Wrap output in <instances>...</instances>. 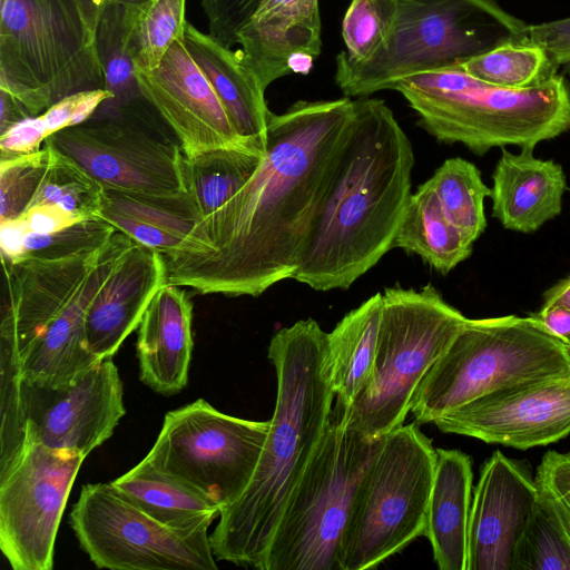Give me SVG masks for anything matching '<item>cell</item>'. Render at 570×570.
<instances>
[{"label":"cell","mask_w":570,"mask_h":570,"mask_svg":"<svg viewBox=\"0 0 570 570\" xmlns=\"http://www.w3.org/2000/svg\"><path fill=\"white\" fill-rule=\"evenodd\" d=\"M354 100H298L269 112L259 166L203 218L179 250L161 254L166 283L198 294L259 296L295 274L348 139Z\"/></svg>","instance_id":"1"},{"label":"cell","mask_w":570,"mask_h":570,"mask_svg":"<svg viewBox=\"0 0 570 570\" xmlns=\"http://www.w3.org/2000/svg\"><path fill=\"white\" fill-rule=\"evenodd\" d=\"M414 151L384 100H354L348 139L292 279L347 289L393 248L411 196Z\"/></svg>","instance_id":"2"},{"label":"cell","mask_w":570,"mask_h":570,"mask_svg":"<svg viewBox=\"0 0 570 570\" xmlns=\"http://www.w3.org/2000/svg\"><path fill=\"white\" fill-rule=\"evenodd\" d=\"M326 338L320 324L307 318L281 328L269 342L277 381L274 414L248 485L220 511L209 535L216 560L262 570L288 497L334 406L324 368Z\"/></svg>","instance_id":"3"},{"label":"cell","mask_w":570,"mask_h":570,"mask_svg":"<svg viewBox=\"0 0 570 570\" xmlns=\"http://www.w3.org/2000/svg\"><path fill=\"white\" fill-rule=\"evenodd\" d=\"M436 140L483 156L495 147H535L570 130V81L511 89L482 81L460 67L409 76L392 83Z\"/></svg>","instance_id":"4"},{"label":"cell","mask_w":570,"mask_h":570,"mask_svg":"<svg viewBox=\"0 0 570 570\" xmlns=\"http://www.w3.org/2000/svg\"><path fill=\"white\" fill-rule=\"evenodd\" d=\"M528 26L494 0H393L385 41L363 62L336 57L335 82L345 97H367L412 75L461 66L509 41Z\"/></svg>","instance_id":"5"},{"label":"cell","mask_w":570,"mask_h":570,"mask_svg":"<svg viewBox=\"0 0 570 570\" xmlns=\"http://www.w3.org/2000/svg\"><path fill=\"white\" fill-rule=\"evenodd\" d=\"M569 376L568 346L533 314L468 318L419 385L411 413L433 423L491 392Z\"/></svg>","instance_id":"6"},{"label":"cell","mask_w":570,"mask_h":570,"mask_svg":"<svg viewBox=\"0 0 570 570\" xmlns=\"http://www.w3.org/2000/svg\"><path fill=\"white\" fill-rule=\"evenodd\" d=\"M376 354L366 385L347 407L334 403L346 428L379 439L404 424L415 392L466 322L431 284L382 293Z\"/></svg>","instance_id":"7"},{"label":"cell","mask_w":570,"mask_h":570,"mask_svg":"<svg viewBox=\"0 0 570 570\" xmlns=\"http://www.w3.org/2000/svg\"><path fill=\"white\" fill-rule=\"evenodd\" d=\"M384 436L367 439L346 428L333 407L288 497L262 570H341L352 508Z\"/></svg>","instance_id":"8"},{"label":"cell","mask_w":570,"mask_h":570,"mask_svg":"<svg viewBox=\"0 0 570 570\" xmlns=\"http://www.w3.org/2000/svg\"><path fill=\"white\" fill-rule=\"evenodd\" d=\"M0 88L32 117L70 95L106 89L79 0H1Z\"/></svg>","instance_id":"9"},{"label":"cell","mask_w":570,"mask_h":570,"mask_svg":"<svg viewBox=\"0 0 570 570\" xmlns=\"http://www.w3.org/2000/svg\"><path fill=\"white\" fill-rule=\"evenodd\" d=\"M436 459L416 421L384 436L352 508L341 570L375 568L425 534Z\"/></svg>","instance_id":"10"},{"label":"cell","mask_w":570,"mask_h":570,"mask_svg":"<svg viewBox=\"0 0 570 570\" xmlns=\"http://www.w3.org/2000/svg\"><path fill=\"white\" fill-rule=\"evenodd\" d=\"M0 374V462L20 449L24 438L87 456L126 414L124 384L112 357L59 387L26 384L10 366H1Z\"/></svg>","instance_id":"11"},{"label":"cell","mask_w":570,"mask_h":570,"mask_svg":"<svg viewBox=\"0 0 570 570\" xmlns=\"http://www.w3.org/2000/svg\"><path fill=\"white\" fill-rule=\"evenodd\" d=\"M268 430L269 420L232 416L198 399L166 413L145 459L213 500L222 511L248 485Z\"/></svg>","instance_id":"12"},{"label":"cell","mask_w":570,"mask_h":570,"mask_svg":"<svg viewBox=\"0 0 570 570\" xmlns=\"http://www.w3.org/2000/svg\"><path fill=\"white\" fill-rule=\"evenodd\" d=\"M81 550L111 570H216L208 530L170 528L110 482L83 484L69 514Z\"/></svg>","instance_id":"13"},{"label":"cell","mask_w":570,"mask_h":570,"mask_svg":"<svg viewBox=\"0 0 570 570\" xmlns=\"http://www.w3.org/2000/svg\"><path fill=\"white\" fill-rule=\"evenodd\" d=\"M85 458L24 438L0 464V548L12 569H52L57 532Z\"/></svg>","instance_id":"14"},{"label":"cell","mask_w":570,"mask_h":570,"mask_svg":"<svg viewBox=\"0 0 570 570\" xmlns=\"http://www.w3.org/2000/svg\"><path fill=\"white\" fill-rule=\"evenodd\" d=\"M104 187L169 194L186 190L181 149L125 120V112L63 128L45 140Z\"/></svg>","instance_id":"15"},{"label":"cell","mask_w":570,"mask_h":570,"mask_svg":"<svg viewBox=\"0 0 570 570\" xmlns=\"http://www.w3.org/2000/svg\"><path fill=\"white\" fill-rule=\"evenodd\" d=\"M433 423L443 433L519 450L554 443L570 434V376L491 392Z\"/></svg>","instance_id":"16"},{"label":"cell","mask_w":570,"mask_h":570,"mask_svg":"<svg viewBox=\"0 0 570 570\" xmlns=\"http://www.w3.org/2000/svg\"><path fill=\"white\" fill-rule=\"evenodd\" d=\"M142 97L171 128L186 157L217 148L264 154L235 130L212 85L187 51L175 41L151 70H136Z\"/></svg>","instance_id":"17"},{"label":"cell","mask_w":570,"mask_h":570,"mask_svg":"<svg viewBox=\"0 0 570 570\" xmlns=\"http://www.w3.org/2000/svg\"><path fill=\"white\" fill-rule=\"evenodd\" d=\"M106 245L66 258L2 262L8 298L0 321V360L18 363L75 296Z\"/></svg>","instance_id":"18"},{"label":"cell","mask_w":570,"mask_h":570,"mask_svg":"<svg viewBox=\"0 0 570 570\" xmlns=\"http://www.w3.org/2000/svg\"><path fill=\"white\" fill-rule=\"evenodd\" d=\"M539 497L534 479L497 450L472 497L466 570H513L518 544Z\"/></svg>","instance_id":"19"},{"label":"cell","mask_w":570,"mask_h":570,"mask_svg":"<svg viewBox=\"0 0 570 570\" xmlns=\"http://www.w3.org/2000/svg\"><path fill=\"white\" fill-rule=\"evenodd\" d=\"M135 240L116 230L106 245L98 263L81 283L79 289L36 342L13 366L21 382L42 387L69 384L100 360L95 356L86 340V312L120 257Z\"/></svg>","instance_id":"20"},{"label":"cell","mask_w":570,"mask_h":570,"mask_svg":"<svg viewBox=\"0 0 570 570\" xmlns=\"http://www.w3.org/2000/svg\"><path fill=\"white\" fill-rule=\"evenodd\" d=\"M165 283L161 254L134 242L87 308L86 340L91 353L100 361L112 357L138 328L146 308Z\"/></svg>","instance_id":"21"},{"label":"cell","mask_w":570,"mask_h":570,"mask_svg":"<svg viewBox=\"0 0 570 570\" xmlns=\"http://www.w3.org/2000/svg\"><path fill=\"white\" fill-rule=\"evenodd\" d=\"M321 27L318 0H263L238 37V50L266 90L292 73L294 57L320 55Z\"/></svg>","instance_id":"22"},{"label":"cell","mask_w":570,"mask_h":570,"mask_svg":"<svg viewBox=\"0 0 570 570\" xmlns=\"http://www.w3.org/2000/svg\"><path fill=\"white\" fill-rule=\"evenodd\" d=\"M181 286L165 283L138 326L139 380L154 392L174 395L188 383L194 347L193 303Z\"/></svg>","instance_id":"23"},{"label":"cell","mask_w":570,"mask_h":570,"mask_svg":"<svg viewBox=\"0 0 570 570\" xmlns=\"http://www.w3.org/2000/svg\"><path fill=\"white\" fill-rule=\"evenodd\" d=\"M533 150L527 147L513 154L502 147L492 174V216L510 230L535 232L562 210L563 168L534 157Z\"/></svg>","instance_id":"24"},{"label":"cell","mask_w":570,"mask_h":570,"mask_svg":"<svg viewBox=\"0 0 570 570\" xmlns=\"http://www.w3.org/2000/svg\"><path fill=\"white\" fill-rule=\"evenodd\" d=\"M183 41L218 96L237 134L265 150L271 111L265 89L240 51L224 46L188 21Z\"/></svg>","instance_id":"25"},{"label":"cell","mask_w":570,"mask_h":570,"mask_svg":"<svg viewBox=\"0 0 570 570\" xmlns=\"http://www.w3.org/2000/svg\"><path fill=\"white\" fill-rule=\"evenodd\" d=\"M101 219L160 254L179 250L203 215L188 190L151 194L104 187Z\"/></svg>","instance_id":"26"},{"label":"cell","mask_w":570,"mask_h":570,"mask_svg":"<svg viewBox=\"0 0 570 570\" xmlns=\"http://www.w3.org/2000/svg\"><path fill=\"white\" fill-rule=\"evenodd\" d=\"M425 534L441 570H466L472 503V460L455 449H436Z\"/></svg>","instance_id":"27"},{"label":"cell","mask_w":570,"mask_h":570,"mask_svg":"<svg viewBox=\"0 0 570 570\" xmlns=\"http://www.w3.org/2000/svg\"><path fill=\"white\" fill-rule=\"evenodd\" d=\"M383 295L377 292L350 311L327 333L324 368L335 405L347 407L366 385L374 365Z\"/></svg>","instance_id":"28"},{"label":"cell","mask_w":570,"mask_h":570,"mask_svg":"<svg viewBox=\"0 0 570 570\" xmlns=\"http://www.w3.org/2000/svg\"><path fill=\"white\" fill-rule=\"evenodd\" d=\"M111 483L146 513L174 529L208 530L220 513L213 500L158 471L146 459Z\"/></svg>","instance_id":"29"},{"label":"cell","mask_w":570,"mask_h":570,"mask_svg":"<svg viewBox=\"0 0 570 570\" xmlns=\"http://www.w3.org/2000/svg\"><path fill=\"white\" fill-rule=\"evenodd\" d=\"M473 243L448 218L426 180L411 194L393 248L421 257L445 275L472 254Z\"/></svg>","instance_id":"30"},{"label":"cell","mask_w":570,"mask_h":570,"mask_svg":"<svg viewBox=\"0 0 570 570\" xmlns=\"http://www.w3.org/2000/svg\"><path fill=\"white\" fill-rule=\"evenodd\" d=\"M140 10L107 1L100 12L95 46L105 88L111 94V99L100 106L104 114L118 112L146 100L138 86L131 51V33Z\"/></svg>","instance_id":"31"},{"label":"cell","mask_w":570,"mask_h":570,"mask_svg":"<svg viewBox=\"0 0 570 570\" xmlns=\"http://www.w3.org/2000/svg\"><path fill=\"white\" fill-rule=\"evenodd\" d=\"M263 155L243 148H217L193 157L183 156L184 185L203 218L217 210L247 183Z\"/></svg>","instance_id":"32"},{"label":"cell","mask_w":570,"mask_h":570,"mask_svg":"<svg viewBox=\"0 0 570 570\" xmlns=\"http://www.w3.org/2000/svg\"><path fill=\"white\" fill-rule=\"evenodd\" d=\"M448 218L474 243L485 230L484 199L491 188L474 164L449 158L428 179Z\"/></svg>","instance_id":"33"},{"label":"cell","mask_w":570,"mask_h":570,"mask_svg":"<svg viewBox=\"0 0 570 570\" xmlns=\"http://www.w3.org/2000/svg\"><path fill=\"white\" fill-rule=\"evenodd\" d=\"M459 67L482 81L511 89L538 86L559 70L548 52L529 39L504 42Z\"/></svg>","instance_id":"34"},{"label":"cell","mask_w":570,"mask_h":570,"mask_svg":"<svg viewBox=\"0 0 570 570\" xmlns=\"http://www.w3.org/2000/svg\"><path fill=\"white\" fill-rule=\"evenodd\" d=\"M47 146L50 155L46 175L29 207L55 204L79 220L100 218L104 186L73 159Z\"/></svg>","instance_id":"35"},{"label":"cell","mask_w":570,"mask_h":570,"mask_svg":"<svg viewBox=\"0 0 570 570\" xmlns=\"http://www.w3.org/2000/svg\"><path fill=\"white\" fill-rule=\"evenodd\" d=\"M513 570H570V538L540 490L518 544Z\"/></svg>","instance_id":"36"},{"label":"cell","mask_w":570,"mask_h":570,"mask_svg":"<svg viewBox=\"0 0 570 570\" xmlns=\"http://www.w3.org/2000/svg\"><path fill=\"white\" fill-rule=\"evenodd\" d=\"M185 11L186 0H153L140 10L131 33L136 70L157 67L170 46L183 38Z\"/></svg>","instance_id":"37"},{"label":"cell","mask_w":570,"mask_h":570,"mask_svg":"<svg viewBox=\"0 0 570 570\" xmlns=\"http://www.w3.org/2000/svg\"><path fill=\"white\" fill-rule=\"evenodd\" d=\"M393 0H352L342 22L346 49L340 53L352 62L371 59L386 39Z\"/></svg>","instance_id":"38"},{"label":"cell","mask_w":570,"mask_h":570,"mask_svg":"<svg viewBox=\"0 0 570 570\" xmlns=\"http://www.w3.org/2000/svg\"><path fill=\"white\" fill-rule=\"evenodd\" d=\"M50 149L0 158V222L22 216L46 175Z\"/></svg>","instance_id":"39"},{"label":"cell","mask_w":570,"mask_h":570,"mask_svg":"<svg viewBox=\"0 0 570 570\" xmlns=\"http://www.w3.org/2000/svg\"><path fill=\"white\" fill-rule=\"evenodd\" d=\"M117 229L101 218L77 222L51 234L26 235L23 256L58 259L96 252L102 248Z\"/></svg>","instance_id":"40"},{"label":"cell","mask_w":570,"mask_h":570,"mask_svg":"<svg viewBox=\"0 0 570 570\" xmlns=\"http://www.w3.org/2000/svg\"><path fill=\"white\" fill-rule=\"evenodd\" d=\"M534 481L570 538V452L548 451L537 468Z\"/></svg>","instance_id":"41"},{"label":"cell","mask_w":570,"mask_h":570,"mask_svg":"<svg viewBox=\"0 0 570 570\" xmlns=\"http://www.w3.org/2000/svg\"><path fill=\"white\" fill-rule=\"evenodd\" d=\"M263 0H202L208 33L232 48Z\"/></svg>","instance_id":"42"},{"label":"cell","mask_w":570,"mask_h":570,"mask_svg":"<svg viewBox=\"0 0 570 570\" xmlns=\"http://www.w3.org/2000/svg\"><path fill=\"white\" fill-rule=\"evenodd\" d=\"M111 99L106 89L81 91L57 101L41 114L48 137L63 128L90 119L99 107Z\"/></svg>","instance_id":"43"},{"label":"cell","mask_w":570,"mask_h":570,"mask_svg":"<svg viewBox=\"0 0 570 570\" xmlns=\"http://www.w3.org/2000/svg\"><path fill=\"white\" fill-rule=\"evenodd\" d=\"M530 41L542 47L570 78V17L528 26Z\"/></svg>","instance_id":"44"},{"label":"cell","mask_w":570,"mask_h":570,"mask_svg":"<svg viewBox=\"0 0 570 570\" xmlns=\"http://www.w3.org/2000/svg\"><path fill=\"white\" fill-rule=\"evenodd\" d=\"M47 137L41 115L28 117L0 134L1 158L39 151Z\"/></svg>","instance_id":"45"},{"label":"cell","mask_w":570,"mask_h":570,"mask_svg":"<svg viewBox=\"0 0 570 570\" xmlns=\"http://www.w3.org/2000/svg\"><path fill=\"white\" fill-rule=\"evenodd\" d=\"M29 232L51 234L59 232L77 222L75 215L55 204H38L29 207L23 214Z\"/></svg>","instance_id":"46"},{"label":"cell","mask_w":570,"mask_h":570,"mask_svg":"<svg viewBox=\"0 0 570 570\" xmlns=\"http://www.w3.org/2000/svg\"><path fill=\"white\" fill-rule=\"evenodd\" d=\"M29 232L27 219L18 218L0 222V248L2 262H13L26 253V235Z\"/></svg>","instance_id":"47"},{"label":"cell","mask_w":570,"mask_h":570,"mask_svg":"<svg viewBox=\"0 0 570 570\" xmlns=\"http://www.w3.org/2000/svg\"><path fill=\"white\" fill-rule=\"evenodd\" d=\"M533 315L566 343L570 353V308L561 304L542 305Z\"/></svg>","instance_id":"48"},{"label":"cell","mask_w":570,"mask_h":570,"mask_svg":"<svg viewBox=\"0 0 570 570\" xmlns=\"http://www.w3.org/2000/svg\"><path fill=\"white\" fill-rule=\"evenodd\" d=\"M28 117L32 116L24 106L8 90L0 88V134Z\"/></svg>","instance_id":"49"},{"label":"cell","mask_w":570,"mask_h":570,"mask_svg":"<svg viewBox=\"0 0 570 570\" xmlns=\"http://www.w3.org/2000/svg\"><path fill=\"white\" fill-rule=\"evenodd\" d=\"M543 297V305L561 304L570 308V275L551 286Z\"/></svg>","instance_id":"50"},{"label":"cell","mask_w":570,"mask_h":570,"mask_svg":"<svg viewBox=\"0 0 570 570\" xmlns=\"http://www.w3.org/2000/svg\"><path fill=\"white\" fill-rule=\"evenodd\" d=\"M108 0H79L85 17L95 32L100 12Z\"/></svg>","instance_id":"51"},{"label":"cell","mask_w":570,"mask_h":570,"mask_svg":"<svg viewBox=\"0 0 570 570\" xmlns=\"http://www.w3.org/2000/svg\"><path fill=\"white\" fill-rule=\"evenodd\" d=\"M108 1L118 2V3L125 4L130 8H135V9H142L148 3H150L153 0H108Z\"/></svg>","instance_id":"52"}]
</instances>
